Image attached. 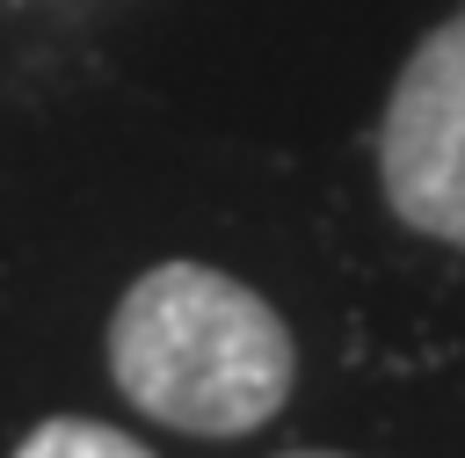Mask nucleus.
Returning a JSON list of instances; mask_svg holds the SVG:
<instances>
[{
  "label": "nucleus",
  "instance_id": "nucleus-1",
  "mask_svg": "<svg viewBox=\"0 0 465 458\" xmlns=\"http://www.w3.org/2000/svg\"><path fill=\"white\" fill-rule=\"evenodd\" d=\"M109 378L182 436H247L291 400L298 342L254 284L211 262H153L109 313Z\"/></svg>",
  "mask_w": 465,
  "mask_h": 458
},
{
  "label": "nucleus",
  "instance_id": "nucleus-2",
  "mask_svg": "<svg viewBox=\"0 0 465 458\" xmlns=\"http://www.w3.org/2000/svg\"><path fill=\"white\" fill-rule=\"evenodd\" d=\"M378 189L407 233L465 247V15L407 51L378 116Z\"/></svg>",
  "mask_w": 465,
  "mask_h": 458
},
{
  "label": "nucleus",
  "instance_id": "nucleus-3",
  "mask_svg": "<svg viewBox=\"0 0 465 458\" xmlns=\"http://www.w3.org/2000/svg\"><path fill=\"white\" fill-rule=\"evenodd\" d=\"M15 458H153L138 436H124V429H109V422H87V414H51V422H36L22 443H15Z\"/></svg>",
  "mask_w": 465,
  "mask_h": 458
},
{
  "label": "nucleus",
  "instance_id": "nucleus-4",
  "mask_svg": "<svg viewBox=\"0 0 465 458\" xmlns=\"http://www.w3.org/2000/svg\"><path fill=\"white\" fill-rule=\"evenodd\" d=\"M283 458H341V451H283Z\"/></svg>",
  "mask_w": 465,
  "mask_h": 458
}]
</instances>
